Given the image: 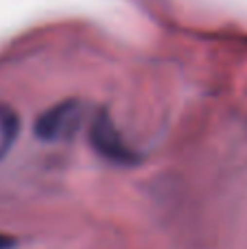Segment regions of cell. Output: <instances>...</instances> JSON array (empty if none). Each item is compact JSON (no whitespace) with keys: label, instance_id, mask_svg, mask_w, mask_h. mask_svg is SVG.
<instances>
[{"label":"cell","instance_id":"obj_1","mask_svg":"<svg viewBox=\"0 0 247 249\" xmlns=\"http://www.w3.org/2000/svg\"><path fill=\"white\" fill-rule=\"evenodd\" d=\"M81 121H83V105L79 101L68 99L48 107L35 121V133H37V138L48 142L66 140V138H72V133L79 129Z\"/></svg>","mask_w":247,"mask_h":249},{"label":"cell","instance_id":"obj_2","mask_svg":"<svg viewBox=\"0 0 247 249\" xmlns=\"http://www.w3.org/2000/svg\"><path fill=\"white\" fill-rule=\"evenodd\" d=\"M90 140L92 146L99 151L103 158L112 160L118 164H131L136 162V153L125 144V140L121 138L118 129L114 127L112 118L107 112H99L92 121V129H90Z\"/></svg>","mask_w":247,"mask_h":249},{"label":"cell","instance_id":"obj_3","mask_svg":"<svg viewBox=\"0 0 247 249\" xmlns=\"http://www.w3.org/2000/svg\"><path fill=\"white\" fill-rule=\"evenodd\" d=\"M18 133V116L11 107L0 105V155H4V151L11 146V142L16 140Z\"/></svg>","mask_w":247,"mask_h":249},{"label":"cell","instance_id":"obj_4","mask_svg":"<svg viewBox=\"0 0 247 249\" xmlns=\"http://www.w3.org/2000/svg\"><path fill=\"white\" fill-rule=\"evenodd\" d=\"M16 245V238L7 236V234H0V249H11Z\"/></svg>","mask_w":247,"mask_h":249}]
</instances>
